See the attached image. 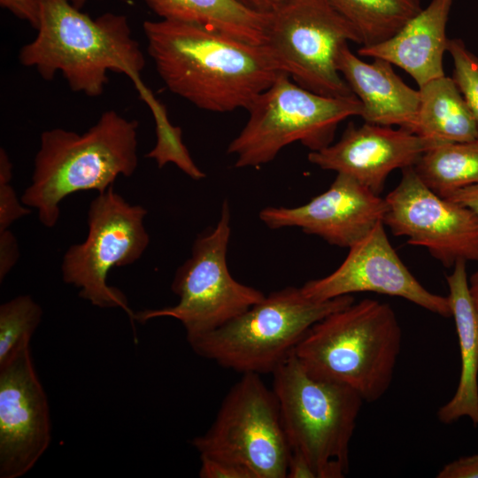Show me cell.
I'll return each instance as SVG.
<instances>
[{"instance_id":"3957f363","label":"cell","mask_w":478,"mask_h":478,"mask_svg":"<svg viewBox=\"0 0 478 478\" xmlns=\"http://www.w3.org/2000/svg\"><path fill=\"white\" fill-rule=\"evenodd\" d=\"M138 126L108 110L81 135L63 128L43 131L23 204L37 211L44 227H53L65 197L84 190L103 193L120 175L132 176L138 166Z\"/></svg>"},{"instance_id":"ac0fdd59","label":"cell","mask_w":478,"mask_h":478,"mask_svg":"<svg viewBox=\"0 0 478 478\" xmlns=\"http://www.w3.org/2000/svg\"><path fill=\"white\" fill-rule=\"evenodd\" d=\"M454 0H431L391 38L360 46L362 57L383 58L405 70L419 88L443 76V59L449 38L446 26Z\"/></svg>"},{"instance_id":"f546056e","label":"cell","mask_w":478,"mask_h":478,"mask_svg":"<svg viewBox=\"0 0 478 478\" xmlns=\"http://www.w3.org/2000/svg\"><path fill=\"white\" fill-rule=\"evenodd\" d=\"M438 478H478V454L466 456L445 465Z\"/></svg>"},{"instance_id":"4fadbf2b","label":"cell","mask_w":478,"mask_h":478,"mask_svg":"<svg viewBox=\"0 0 478 478\" xmlns=\"http://www.w3.org/2000/svg\"><path fill=\"white\" fill-rule=\"evenodd\" d=\"M50 441L48 398L26 343L0 365V477L27 474Z\"/></svg>"},{"instance_id":"7402d4cb","label":"cell","mask_w":478,"mask_h":478,"mask_svg":"<svg viewBox=\"0 0 478 478\" xmlns=\"http://www.w3.org/2000/svg\"><path fill=\"white\" fill-rule=\"evenodd\" d=\"M420 180L444 197L478 183V139L446 143L426 150L412 166Z\"/></svg>"},{"instance_id":"f1b7e54d","label":"cell","mask_w":478,"mask_h":478,"mask_svg":"<svg viewBox=\"0 0 478 478\" xmlns=\"http://www.w3.org/2000/svg\"><path fill=\"white\" fill-rule=\"evenodd\" d=\"M18 241L9 230L0 231V281L4 280L8 273L19 259Z\"/></svg>"},{"instance_id":"8fae6325","label":"cell","mask_w":478,"mask_h":478,"mask_svg":"<svg viewBox=\"0 0 478 478\" xmlns=\"http://www.w3.org/2000/svg\"><path fill=\"white\" fill-rule=\"evenodd\" d=\"M146 214V209L127 202L113 186L98 193L88 210L86 239L71 245L61 264L64 281L77 288L81 298L100 308H120L132 321L135 312L125 294L107 283V275L112 267L135 263L147 249Z\"/></svg>"},{"instance_id":"484cf974","label":"cell","mask_w":478,"mask_h":478,"mask_svg":"<svg viewBox=\"0 0 478 478\" xmlns=\"http://www.w3.org/2000/svg\"><path fill=\"white\" fill-rule=\"evenodd\" d=\"M12 165L4 149H0V231L9 228L17 220L29 214V207L22 204L12 186Z\"/></svg>"},{"instance_id":"603a6c76","label":"cell","mask_w":478,"mask_h":478,"mask_svg":"<svg viewBox=\"0 0 478 478\" xmlns=\"http://www.w3.org/2000/svg\"><path fill=\"white\" fill-rule=\"evenodd\" d=\"M355 27L361 46L395 35L422 8L420 0H328Z\"/></svg>"},{"instance_id":"7c38bea8","label":"cell","mask_w":478,"mask_h":478,"mask_svg":"<svg viewBox=\"0 0 478 478\" xmlns=\"http://www.w3.org/2000/svg\"><path fill=\"white\" fill-rule=\"evenodd\" d=\"M385 201L383 223L394 235L426 248L447 268L459 260L478 263V216L430 189L412 166L402 169Z\"/></svg>"},{"instance_id":"2e32d148","label":"cell","mask_w":478,"mask_h":478,"mask_svg":"<svg viewBox=\"0 0 478 478\" xmlns=\"http://www.w3.org/2000/svg\"><path fill=\"white\" fill-rule=\"evenodd\" d=\"M436 145L400 127L349 123L338 142L310 151L308 160L323 170L346 174L380 195L391 172L413 166Z\"/></svg>"},{"instance_id":"e0dca14e","label":"cell","mask_w":478,"mask_h":478,"mask_svg":"<svg viewBox=\"0 0 478 478\" xmlns=\"http://www.w3.org/2000/svg\"><path fill=\"white\" fill-rule=\"evenodd\" d=\"M371 63L352 53L348 43L336 58L338 71L362 104L365 122L397 126L412 133L420 105V90L409 87L389 61L374 58Z\"/></svg>"},{"instance_id":"ffe728a7","label":"cell","mask_w":478,"mask_h":478,"mask_svg":"<svg viewBox=\"0 0 478 478\" xmlns=\"http://www.w3.org/2000/svg\"><path fill=\"white\" fill-rule=\"evenodd\" d=\"M419 90L413 134L436 145L478 139L476 122L452 78L433 79Z\"/></svg>"},{"instance_id":"6da1fadb","label":"cell","mask_w":478,"mask_h":478,"mask_svg":"<svg viewBox=\"0 0 478 478\" xmlns=\"http://www.w3.org/2000/svg\"><path fill=\"white\" fill-rule=\"evenodd\" d=\"M148 54L167 89L199 109L248 110L281 73L263 45L198 24H143Z\"/></svg>"},{"instance_id":"83f0119b","label":"cell","mask_w":478,"mask_h":478,"mask_svg":"<svg viewBox=\"0 0 478 478\" xmlns=\"http://www.w3.org/2000/svg\"><path fill=\"white\" fill-rule=\"evenodd\" d=\"M81 10L89 0H68ZM0 5L18 19L27 21L35 29L38 22V0H0Z\"/></svg>"},{"instance_id":"44dd1931","label":"cell","mask_w":478,"mask_h":478,"mask_svg":"<svg viewBox=\"0 0 478 478\" xmlns=\"http://www.w3.org/2000/svg\"><path fill=\"white\" fill-rule=\"evenodd\" d=\"M161 19L204 26L237 39L262 45L266 14L235 0H143Z\"/></svg>"},{"instance_id":"8992f818","label":"cell","mask_w":478,"mask_h":478,"mask_svg":"<svg viewBox=\"0 0 478 478\" xmlns=\"http://www.w3.org/2000/svg\"><path fill=\"white\" fill-rule=\"evenodd\" d=\"M290 451L299 452L317 478H342L363 399L350 387L310 374L294 353L273 372Z\"/></svg>"},{"instance_id":"d6986e66","label":"cell","mask_w":478,"mask_h":478,"mask_svg":"<svg viewBox=\"0 0 478 478\" xmlns=\"http://www.w3.org/2000/svg\"><path fill=\"white\" fill-rule=\"evenodd\" d=\"M446 281L459 338L460 374L456 392L438 409L437 418L451 424L468 417L478 427V316L470 296L466 262H456Z\"/></svg>"},{"instance_id":"52a82bcc","label":"cell","mask_w":478,"mask_h":478,"mask_svg":"<svg viewBox=\"0 0 478 478\" xmlns=\"http://www.w3.org/2000/svg\"><path fill=\"white\" fill-rule=\"evenodd\" d=\"M247 111L244 127L227 147L239 168L267 164L295 142L311 151L328 146L339 123L361 116L362 104L355 95L322 96L280 73Z\"/></svg>"},{"instance_id":"cb8c5ba5","label":"cell","mask_w":478,"mask_h":478,"mask_svg":"<svg viewBox=\"0 0 478 478\" xmlns=\"http://www.w3.org/2000/svg\"><path fill=\"white\" fill-rule=\"evenodd\" d=\"M42 316V307L29 295L17 296L0 305V365L30 343Z\"/></svg>"},{"instance_id":"ba28073f","label":"cell","mask_w":478,"mask_h":478,"mask_svg":"<svg viewBox=\"0 0 478 478\" xmlns=\"http://www.w3.org/2000/svg\"><path fill=\"white\" fill-rule=\"evenodd\" d=\"M361 45L355 27L328 0H289L266 14L262 45L276 68L327 96L354 95L337 68L341 46Z\"/></svg>"},{"instance_id":"5b68a950","label":"cell","mask_w":478,"mask_h":478,"mask_svg":"<svg viewBox=\"0 0 478 478\" xmlns=\"http://www.w3.org/2000/svg\"><path fill=\"white\" fill-rule=\"evenodd\" d=\"M355 301L351 295L325 301L301 288L271 292L219 328L189 342L199 356L242 374L273 372L294 352L309 328Z\"/></svg>"},{"instance_id":"5bb4252c","label":"cell","mask_w":478,"mask_h":478,"mask_svg":"<svg viewBox=\"0 0 478 478\" xmlns=\"http://www.w3.org/2000/svg\"><path fill=\"white\" fill-rule=\"evenodd\" d=\"M383 221L349 248L343 262L328 275L305 282L309 298L325 301L357 292L405 298L433 313L451 317L449 297L432 293L412 275L392 247Z\"/></svg>"},{"instance_id":"7a4b0ae2","label":"cell","mask_w":478,"mask_h":478,"mask_svg":"<svg viewBox=\"0 0 478 478\" xmlns=\"http://www.w3.org/2000/svg\"><path fill=\"white\" fill-rule=\"evenodd\" d=\"M36 36L19 50V60L46 81L60 72L74 92L103 94L109 71L134 82L154 120L167 112L141 79L145 59L126 16L106 12L93 19L68 0H38Z\"/></svg>"},{"instance_id":"9a60e30c","label":"cell","mask_w":478,"mask_h":478,"mask_svg":"<svg viewBox=\"0 0 478 478\" xmlns=\"http://www.w3.org/2000/svg\"><path fill=\"white\" fill-rule=\"evenodd\" d=\"M386 212L385 198L337 173L329 188L309 202L292 208L266 207L259 219L272 229L296 227L331 245L350 248L383 221Z\"/></svg>"},{"instance_id":"277c9868","label":"cell","mask_w":478,"mask_h":478,"mask_svg":"<svg viewBox=\"0 0 478 478\" xmlns=\"http://www.w3.org/2000/svg\"><path fill=\"white\" fill-rule=\"evenodd\" d=\"M401 343L392 307L366 298L313 324L293 353L312 376L346 385L371 403L389 389Z\"/></svg>"},{"instance_id":"4316f807","label":"cell","mask_w":478,"mask_h":478,"mask_svg":"<svg viewBox=\"0 0 478 478\" xmlns=\"http://www.w3.org/2000/svg\"><path fill=\"white\" fill-rule=\"evenodd\" d=\"M200 478H253L251 474L235 463L200 455Z\"/></svg>"},{"instance_id":"30bf717a","label":"cell","mask_w":478,"mask_h":478,"mask_svg":"<svg viewBox=\"0 0 478 478\" xmlns=\"http://www.w3.org/2000/svg\"><path fill=\"white\" fill-rule=\"evenodd\" d=\"M191 444L200 455L242 466L253 478L287 477L290 447L279 402L258 374H243L209 429Z\"/></svg>"},{"instance_id":"d4e9b609","label":"cell","mask_w":478,"mask_h":478,"mask_svg":"<svg viewBox=\"0 0 478 478\" xmlns=\"http://www.w3.org/2000/svg\"><path fill=\"white\" fill-rule=\"evenodd\" d=\"M447 52L453 62L452 79L478 127V57L470 51L459 38L449 39Z\"/></svg>"},{"instance_id":"1f68e13d","label":"cell","mask_w":478,"mask_h":478,"mask_svg":"<svg viewBox=\"0 0 478 478\" xmlns=\"http://www.w3.org/2000/svg\"><path fill=\"white\" fill-rule=\"evenodd\" d=\"M245 8L262 14H267L281 6L289 0H235Z\"/></svg>"},{"instance_id":"9c48e42d","label":"cell","mask_w":478,"mask_h":478,"mask_svg":"<svg viewBox=\"0 0 478 478\" xmlns=\"http://www.w3.org/2000/svg\"><path fill=\"white\" fill-rule=\"evenodd\" d=\"M231 235L230 209L224 201L213 228L194 241L191 256L175 272L172 291L179 297L173 306L135 312L134 320L170 317L184 327L187 340L197 338L223 326L265 295L233 278L227 264Z\"/></svg>"},{"instance_id":"4dcf8cb0","label":"cell","mask_w":478,"mask_h":478,"mask_svg":"<svg viewBox=\"0 0 478 478\" xmlns=\"http://www.w3.org/2000/svg\"><path fill=\"white\" fill-rule=\"evenodd\" d=\"M444 198L469 208L478 216V183L451 192Z\"/></svg>"},{"instance_id":"d6a6232c","label":"cell","mask_w":478,"mask_h":478,"mask_svg":"<svg viewBox=\"0 0 478 478\" xmlns=\"http://www.w3.org/2000/svg\"><path fill=\"white\" fill-rule=\"evenodd\" d=\"M468 284L472 302L478 316V270L471 274Z\"/></svg>"}]
</instances>
